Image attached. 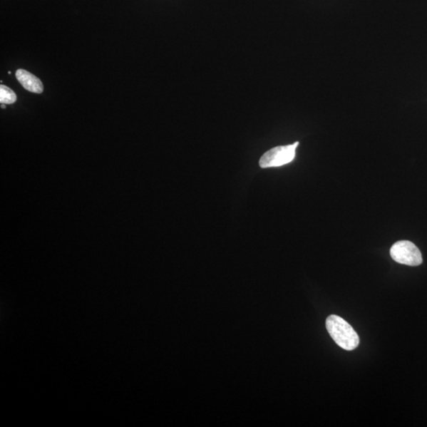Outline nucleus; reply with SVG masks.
I'll return each instance as SVG.
<instances>
[{"instance_id": "obj_1", "label": "nucleus", "mask_w": 427, "mask_h": 427, "mask_svg": "<svg viewBox=\"0 0 427 427\" xmlns=\"http://www.w3.org/2000/svg\"><path fill=\"white\" fill-rule=\"evenodd\" d=\"M326 328L333 340L341 349L353 351L359 344V337L351 325L343 318L331 315L326 320Z\"/></svg>"}, {"instance_id": "obj_2", "label": "nucleus", "mask_w": 427, "mask_h": 427, "mask_svg": "<svg viewBox=\"0 0 427 427\" xmlns=\"http://www.w3.org/2000/svg\"><path fill=\"white\" fill-rule=\"evenodd\" d=\"M299 144V142H296L291 145L279 146L267 150L259 159L260 168H279V166L291 163L295 158L296 149Z\"/></svg>"}, {"instance_id": "obj_3", "label": "nucleus", "mask_w": 427, "mask_h": 427, "mask_svg": "<svg viewBox=\"0 0 427 427\" xmlns=\"http://www.w3.org/2000/svg\"><path fill=\"white\" fill-rule=\"evenodd\" d=\"M390 255L396 262L404 265L415 267L423 263L421 250L409 241L396 242L390 249Z\"/></svg>"}, {"instance_id": "obj_4", "label": "nucleus", "mask_w": 427, "mask_h": 427, "mask_svg": "<svg viewBox=\"0 0 427 427\" xmlns=\"http://www.w3.org/2000/svg\"><path fill=\"white\" fill-rule=\"evenodd\" d=\"M18 81L24 88L30 92L41 93L44 91V86L38 77L24 69H19L16 71Z\"/></svg>"}, {"instance_id": "obj_5", "label": "nucleus", "mask_w": 427, "mask_h": 427, "mask_svg": "<svg viewBox=\"0 0 427 427\" xmlns=\"http://www.w3.org/2000/svg\"><path fill=\"white\" fill-rule=\"evenodd\" d=\"M17 101V96L11 88L4 85L0 86V103L13 104Z\"/></svg>"}, {"instance_id": "obj_6", "label": "nucleus", "mask_w": 427, "mask_h": 427, "mask_svg": "<svg viewBox=\"0 0 427 427\" xmlns=\"http://www.w3.org/2000/svg\"><path fill=\"white\" fill-rule=\"evenodd\" d=\"M1 107H2L3 108H6V106H5V104H2V105H1Z\"/></svg>"}]
</instances>
